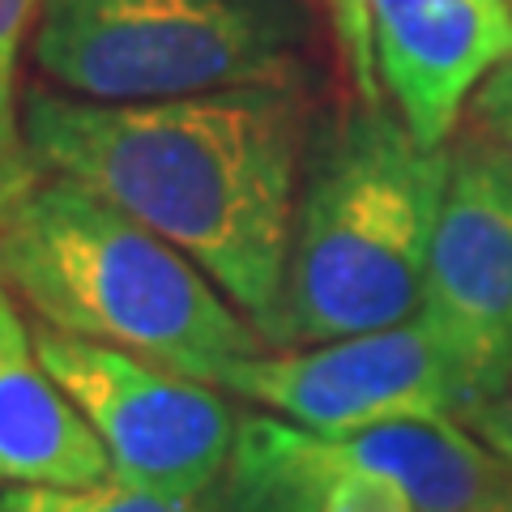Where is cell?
I'll use <instances>...</instances> for the list:
<instances>
[{"label": "cell", "instance_id": "6da1fadb", "mask_svg": "<svg viewBox=\"0 0 512 512\" xmlns=\"http://www.w3.org/2000/svg\"><path fill=\"white\" fill-rule=\"evenodd\" d=\"M22 146L43 171L180 248L269 342L308 163V107L295 86L163 103L30 90Z\"/></svg>", "mask_w": 512, "mask_h": 512}, {"label": "cell", "instance_id": "7a4b0ae2", "mask_svg": "<svg viewBox=\"0 0 512 512\" xmlns=\"http://www.w3.org/2000/svg\"><path fill=\"white\" fill-rule=\"evenodd\" d=\"M0 291L69 338L205 384L269 346L180 248L30 154L0 171Z\"/></svg>", "mask_w": 512, "mask_h": 512}, {"label": "cell", "instance_id": "3957f363", "mask_svg": "<svg viewBox=\"0 0 512 512\" xmlns=\"http://www.w3.org/2000/svg\"><path fill=\"white\" fill-rule=\"evenodd\" d=\"M448 146H419L380 103L308 141L269 346L338 342L423 312Z\"/></svg>", "mask_w": 512, "mask_h": 512}, {"label": "cell", "instance_id": "277c9868", "mask_svg": "<svg viewBox=\"0 0 512 512\" xmlns=\"http://www.w3.org/2000/svg\"><path fill=\"white\" fill-rule=\"evenodd\" d=\"M303 0H43L35 64L90 103L295 86Z\"/></svg>", "mask_w": 512, "mask_h": 512}, {"label": "cell", "instance_id": "5b68a950", "mask_svg": "<svg viewBox=\"0 0 512 512\" xmlns=\"http://www.w3.org/2000/svg\"><path fill=\"white\" fill-rule=\"evenodd\" d=\"M35 350L111 457V478L158 495H214L235 461L239 414L218 384L35 320Z\"/></svg>", "mask_w": 512, "mask_h": 512}, {"label": "cell", "instance_id": "8992f818", "mask_svg": "<svg viewBox=\"0 0 512 512\" xmlns=\"http://www.w3.org/2000/svg\"><path fill=\"white\" fill-rule=\"evenodd\" d=\"M419 316L453 359L466 423L512 380V146L487 133L448 146Z\"/></svg>", "mask_w": 512, "mask_h": 512}, {"label": "cell", "instance_id": "52a82bcc", "mask_svg": "<svg viewBox=\"0 0 512 512\" xmlns=\"http://www.w3.org/2000/svg\"><path fill=\"white\" fill-rule=\"evenodd\" d=\"M218 389L278 419L338 436L406 414H466V397L423 316L338 342L261 350L222 372Z\"/></svg>", "mask_w": 512, "mask_h": 512}, {"label": "cell", "instance_id": "ba28073f", "mask_svg": "<svg viewBox=\"0 0 512 512\" xmlns=\"http://www.w3.org/2000/svg\"><path fill=\"white\" fill-rule=\"evenodd\" d=\"M367 30L376 82L427 150L453 141L466 103L512 52L508 0H367Z\"/></svg>", "mask_w": 512, "mask_h": 512}, {"label": "cell", "instance_id": "9c48e42d", "mask_svg": "<svg viewBox=\"0 0 512 512\" xmlns=\"http://www.w3.org/2000/svg\"><path fill=\"white\" fill-rule=\"evenodd\" d=\"M111 457L73 397L52 380L35 333L0 291V487H90Z\"/></svg>", "mask_w": 512, "mask_h": 512}, {"label": "cell", "instance_id": "30bf717a", "mask_svg": "<svg viewBox=\"0 0 512 512\" xmlns=\"http://www.w3.org/2000/svg\"><path fill=\"white\" fill-rule=\"evenodd\" d=\"M320 440L333 457L397 483L414 512H470L512 487V470L453 414L380 419Z\"/></svg>", "mask_w": 512, "mask_h": 512}, {"label": "cell", "instance_id": "8fae6325", "mask_svg": "<svg viewBox=\"0 0 512 512\" xmlns=\"http://www.w3.org/2000/svg\"><path fill=\"white\" fill-rule=\"evenodd\" d=\"M214 495H158L103 478L90 487H0V512H218Z\"/></svg>", "mask_w": 512, "mask_h": 512}, {"label": "cell", "instance_id": "7c38bea8", "mask_svg": "<svg viewBox=\"0 0 512 512\" xmlns=\"http://www.w3.org/2000/svg\"><path fill=\"white\" fill-rule=\"evenodd\" d=\"M30 13H35V0H0V171H13L18 163H26L18 60H22Z\"/></svg>", "mask_w": 512, "mask_h": 512}, {"label": "cell", "instance_id": "4fadbf2b", "mask_svg": "<svg viewBox=\"0 0 512 512\" xmlns=\"http://www.w3.org/2000/svg\"><path fill=\"white\" fill-rule=\"evenodd\" d=\"M218 512H312V508L282 470L235 448L231 474H227V483H222Z\"/></svg>", "mask_w": 512, "mask_h": 512}, {"label": "cell", "instance_id": "5bb4252c", "mask_svg": "<svg viewBox=\"0 0 512 512\" xmlns=\"http://www.w3.org/2000/svg\"><path fill=\"white\" fill-rule=\"evenodd\" d=\"M333 26H338L342 52L355 77L359 103H380V82H376V60H372V30H367V0H329Z\"/></svg>", "mask_w": 512, "mask_h": 512}, {"label": "cell", "instance_id": "9a60e30c", "mask_svg": "<svg viewBox=\"0 0 512 512\" xmlns=\"http://www.w3.org/2000/svg\"><path fill=\"white\" fill-rule=\"evenodd\" d=\"M474 133H487L512 146V52L474 94Z\"/></svg>", "mask_w": 512, "mask_h": 512}, {"label": "cell", "instance_id": "2e32d148", "mask_svg": "<svg viewBox=\"0 0 512 512\" xmlns=\"http://www.w3.org/2000/svg\"><path fill=\"white\" fill-rule=\"evenodd\" d=\"M466 427L474 431L478 440H483L495 457L504 461V466L512 470V380L504 384L500 393L491 397V402L483 406V410H474L470 419H466Z\"/></svg>", "mask_w": 512, "mask_h": 512}, {"label": "cell", "instance_id": "e0dca14e", "mask_svg": "<svg viewBox=\"0 0 512 512\" xmlns=\"http://www.w3.org/2000/svg\"><path fill=\"white\" fill-rule=\"evenodd\" d=\"M470 512H512V487H508V491H500V495H495V500H487V504L470 508Z\"/></svg>", "mask_w": 512, "mask_h": 512}]
</instances>
